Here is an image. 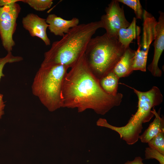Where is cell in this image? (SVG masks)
I'll use <instances>...</instances> for the list:
<instances>
[{"label": "cell", "mask_w": 164, "mask_h": 164, "mask_svg": "<svg viewBox=\"0 0 164 164\" xmlns=\"http://www.w3.org/2000/svg\"><path fill=\"white\" fill-rule=\"evenodd\" d=\"M21 1V0H0V7Z\"/></svg>", "instance_id": "cell-21"}, {"label": "cell", "mask_w": 164, "mask_h": 164, "mask_svg": "<svg viewBox=\"0 0 164 164\" xmlns=\"http://www.w3.org/2000/svg\"><path fill=\"white\" fill-rule=\"evenodd\" d=\"M3 95L0 93V119L4 113V109L5 104L3 100Z\"/></svg>", "instance_id": "cell-22"}, {"label": "cell", "mask_w": 164, "mask_h": 164, "mask_svg": "<svg viewBox=\"0 0 164 164\" xmlns=\"http://www.w3.org/2000/svg\"><path fill=\"white\" fill-rule=\"evenodd\" d=\"M137 27L136 19L134 17L128 27L119 30L118 33V41L125 48L129 47L130 43L137 38Z\"/></svg>", "instance_id": "cell-14"}, {"label": "cell", "mask_w": 164, "mask_h": 164, "mask_svg": "<svg viewBox=\"0 0 164 164\" xmlns=\"http://www.w3.org/2000/svg\"><path fill=\"white\" fill-rule=\"evenodd\" d=\"M135 50L129 47L127 48L113 70V72L119 78L127 77L133 72L132 66Z\"/></svg>", "instance_id": "cell-12"}, {"label": "cell", "mask_w": 164, "mask_h": 164, "mask_svg": "<svg viewBox=\"0 0 164 164\" xmlns=\"http://www.w3.org/2000/svg\"><path fill=\"white\" fill-rule=\"evenodd\" d=\"M23 60V58L20 56L13 55L12 52L8 53L4 57H0V80L1 78L5 76L3 70L6 63L19 62Z\"/></svg>", "instance_id": "cell-19"}, {"label": "cell", "mask_w": 164, "mask_h": 164, "mask_svg": "<svg viewBox=\"0 0 164 164\" xmlns=\"http://www.w3.org/2000/svg\"><path fill=\"white\" fill-rule=\"evenodd\" d=\"M152 112L155 116L154 119L139 137V139L143 143H147L160 132L164 131V118L160 117V110L157 112L153 107Z\"/></svg>", "instance_id": "cell-13"}, {"label": "cell", "mask_w": 164, "mask_h": 164, "mask_svg": "<svg viewBox=\"0 0 164 164\" xmlns=\"http://www.w3.org/2000/svg\"><path fill=\"white\" fill-rule=\"evenodd\" d=\"M132 89L138 98V109L125 125L114 126L106 120L101 123V126L117 132L120 138L129 145L136 143L143 127V123L149 122L154 116L152 109L162 102L163 96L160 89L154 86L146 91H141L124 83H119Z\"/></svg>", "instance_id": "cell-3"}, {"label": "cell", "mask_w": 164, "mask_h": 164, "mask_svg": "<svg viewBox=\"0 0 164 164\" xmlns=\"http://www.w3.org/2000/svg\"><path fill=\"white\" fill-rule=\"evenodd\" d=\"M34 10L43 11L49 9L53 3L52 0H21Z\"/></svg>", "instance_id": "cell-16"}, {"label": "cell", "mask_w": 164, "mask_h": 164, "mask_svg": "<svg viewBox=\"0 0 164 164\" xmlns=\"http://www.w3.org/2000/svg\"><path fill=\"white\" fill-rule=\"evenodd\" d=\"M21 9L17 3L0 7V37L2 45L8 53L12 52L15 45L13 35Z\"/></svg>", "instance_id": "cell-6"}, {"label": "cell", "mask_w": 164, "mask_h": 164, "mask_svg": "<svg viewBox=\"0 0 164 164\" xmlns=\"http://www.w3.org/2000/svg\"><path fill=\"white\" fill-rule=\"evenodd\" d=\"M159 16L155 26L156 34L154 40V51L153 59L147 69L154 77H160L162 72L158 67V63L164 50V13L159 12Z\"/></svg>", "instance_id": "cell-8"}, {"label": "cell", "mask_w": 164, "mask_h": 164, "mask_svg": "<svg viewBox=\"0 0 164 164\" xmlns=\"http://www.w3.org/2000/svg\"><path fill=\"white\" fill-rule=\"evenodd\" d=\"M105 13L101 16L100 21L108 36L118 39L119 30L129 26L130 23L126 19L123 7L117 0H112L105 9Z\"/></svg>", "instance_id": "cell-7"}, {"label": "cell", "mask_w": 164, "mask_h": 164, "mask_svg": "<svg viewBox=\"0 0 164 164\" xmlns=\"http://www.w3.org/2000/svg\"><path fill=\"white\" fill-rule=\"evenodd\" d=\"M119 2L122 3L132 9L134 11L136 18L142 19L143 11L139 0H117Z\"/></svg>", "instance_id": "cell-18"}, {"label": "cell", "mask_w": 164, "mask_h": 164, "mask_svg": "<svg viewBox=\"0 0 164 164\" xmlns=\"http://www.w3.org/2000/svg\"><path fill=\"white\" fill-rule=\"evenodd\" d=\"M69 67L60 64H41L32 85L33 94L50 111L62 108V90Z\"/></svg>", "instance_id": "cell-4"}, {"label": "cell", "mask_w": 164, "mask_h": 164, "mask_svg": "<svg viewBox=\"0 0 164 164\" xmlns=\"http://www.w3.org/2000/svg\"><path fill=\"white\" fill-rule=\"evenodd\" d=\"M22 24L24 28L29 32L31 36L41 39L46 46L50 45L51 41L46 32L48 25L46 19L30 13L22 18Z\"/></svg>", "instance_id": "cell-9"}, {"label": "cell", "mask_w": 164, "mask_h": 164, "mask_svg": "<svg viewBox=\"0 0 164 164\" xmlns=\"http://www.w3.org/2000/svg\"><path fill=\"white\" fill-rule=\"evenodd\" d=\"M147 143L149 147L164 155V131L160 132Z\"/></svg>", "instance_id": "cell-17"}, {"label": "cell", "mask_w": 164, "mask_h": 164, "mask_svg": "<svg viewBox=\"0 0 164 164\" xmlns=\"http://www.w3.org/2000/svg\"><path fill=\"white\" fill-rule=\"evenodd\" d=\"M123 97L121 93L112 95L104 91L88 66L84 54L71 67L63 80L62 107L77 108L78 112L91 109L104 115L120 105Z\"/></svg>", "instance_id": "cell-1"}, {"label": "cell", "mask_w": 164, "mask_h": 164, "mask_svg": "<svg viewBox=\"0 0 164 164\" xmlns=\"http://www.w3.org/2000/svg\"><path fill=\"white\" fill-rule=\"evenodd\" d=\"M143 32L142 41L140 43V36L137 37L138 52L148 55L150 45L155 39V26L157 21L154 16L145 10L143 11Z\"/></svg>", "instance_id": "cell-10"}, {"label": "cell", "mask_w": 164, "mask_h": 164, "mask_svg": "<svg viewBox=\"0 0 164 164\" xmlns=\"http://www.w3.org/2000/svg\"><path fill=\"white\" fill-rule=\"evenodd\" d=\"M143 159L140 156H137L131 161H128L124 164H145L143 162Z\"/></svg>", "instance_id": "cell-23"}, {"label": "cell", "mask_w": 164, "mask_h": 164, "mask_svg": "<svg viewBox=\"0 0 164 164\" xmlns=\"http://www.w3.org/2000/svg\"><path fill=\"white\" fill-rule=\"evenodd\" d=\"M126 49L118 39L110 37L105 33L91 38L84 56L91 70L99 80L113 71Z\"/></svg>", "instance_id": "cell-5"}, {"label": "cell", "mask_w": 164, "mask_h": 164, "mask_svg": "<svg viewBox=\"0 0 164 164\" xmlns=\"http://www.w3.org/2000/svg\"><path fill=\"white\" fill-rule=\"evenodd\" d=\"M103 26L100 20L71 28L61 39L52 43L44 53L42 64H60L71 68L84 55L93 36Z\"/></svg>", "instance_id": "cell-2"}, {"label": "cell", "mask_w": 164, "mask_h": 164, "mask_svg": "<svg viewBox=\"0 0 164 164\" xmlns=\"http://www.w3.org/2000/svg\"><path fill=\"white\" fill-rule=\"evenodd\" d=\"M50 32L56 36H63L69 30L79 25V20L76 17L65 19L54 14H49L46 19Z\"/></svg>", "instance_id": "cell-11"}, {"label": "cell", "mask_w": 164, "mask_h": 164, "mask_svg": "<svg viewBox=\"0 0 164 164\" xmlns=\"http://www.w3.org/2000/svg\"><path fill=\"white\" fill-rule=\"evenodd\" d=\"M119 78L112 71L99 80L100 85L104 91L109 94L115 95L118 93Z\"/></svg>", "instance_id": "cell-15"}, {"label": "cell", "mask_w": 164, "mask_h": 164, "mask_svg": "<svg viewBox=\"0 0 164 164\" xmlns=\"http://www.w3.org/2000/svg\"><path fill=\"white\" fill-rule=\"evenodd\" d=\"M145 159H155L159 164H164V155L157 150L148 147L145 149Z\"/></svg>", "instance_id": "cell-20"}]
</instances>
